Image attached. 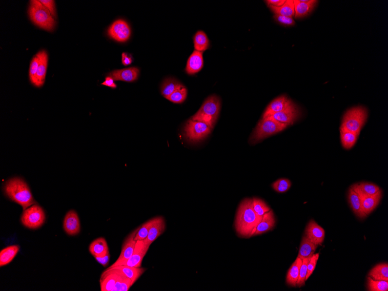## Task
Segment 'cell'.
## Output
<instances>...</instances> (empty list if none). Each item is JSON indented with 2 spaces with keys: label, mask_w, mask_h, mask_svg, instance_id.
<instances>
[{
  "label": "cell",
  "mask_w": 388,
  "mask_h": 291,
  "mask_svg": "<svg viewBox=\"0 0 388 291\" xmlns=\"http://www.w3.org/2000/svg\"><path fill=\"white\" fill-rule=\"evenodd\" d=\"M315 0H294L295 17L303 18L309 15L318 3Z\"/></svg>",
  "instance_id": "cell-18"
},
{
  "label": "cell",
  "mask_w": 388,
  "mask_h": 291,
  "mask_svg": "<svg viewBox=\"0 0 388 291\" xmlns=\"http://www.w3.org/2000/svg\"><path fill=\"white\" fill-rule=\"evenodd\" d=\"M139 69L136 67L129 68L116 70L110 73L109 76L116 81L133 82L138 79Z\"/></svg>",
  "instance_id": "cell-16"
},
{
  "label": "cell",
  "mask_w": 388,
  "mask_h": 291,
  "mask_svg": "<svg viewBox=\"0 0 388 291\" xmlns=\"http://www.w3.org/2000/svg\"><path fill=\"white\" fill-rule=\"evenodd\" d=\"M302 263V260L297 258L289 268L286 277V283L288 286L292 287H296Z\"/></svg>",
  "instance_id": "cell-29"
},
{
  "label": "cell",
  "mask_w": 388,
  "mask_h": 291,
  "mask_svg": "<svg viewBox=\"0 0 388 291\" xmlns=\"http://www.w3.org/2000/svg\"><path fill=\"white\" fill-rule=\"evenodd\" d=\"M368 277L374 280L388 281V263H380L374 266L369 272Z\"/></svg>",
  "instance_id": "cell-31"
},
{
  "label": "cell",
  "mask_w": 388,
  "mask_h": 291,
  "mask_svg": "<svg viewBox=\"0 0 388 291\" xmlns=\"http://www.w3.org/2000/svg\"><path fill=\"white\" fill-rule=\"evenodd\" d=\"M114 268L119 270L123 272L126 277L130 278L133 286L134 284L139 279L140 277L144 273L146 270V269L142 267H131V266L126 265L118 266Z\"/></svg>",
  "instance_id": "cell-25"
},
{
  "label": "cell",
  "mask_w": 388,
  "mask_h": 291,
  "mask_svg": "<svg viewBox=\"0 0 388 291\" xmlns=\"http://www.w3.org/2000/svg\"><path fill=\"white\" fill-rule=\"evenodd\" d=\"M274 15L293 18L295 17L294 3L293 0H286L284 4L279 7L268 6Z\"/></svg>",
  "instance_id": "cell-30"
},
{
  "label": "cell",
  "mask_w": 388,
  "mask_h": 291,
  "mask_svg": "<svg viewBox=\"0 0 388 291\" xmlns=\"http://www.w3.org/2000/svg\"><path fill=\"white\" fill-rule=\"evenodd\" d=\"M4 190L8 197L20 205L23 210L36 204L29 186L22 179L14 178L8 181Z\"/></svg>",
  "instance_id": "cell-2"
},
{
  "label": "cell",
  "mask_w": 388,
  "mask_h": 291,
  "mask_svg": "<svg viewBox=\"0 0 388 291\" xmlns=\"http://www.w3.org/2000/svg\"><path fill=\"white\" fill-rule=\"evenodd\" d=\"M143 240L137 241L135 248L131 258L122 265L131 266V267L141 268L143 258H144L149 248Z\"/></svg>",
  "instance_id": "cell-12"
},
{
  "label": "cell",
  "mask_w": 388,
  "mask_h": 291,
  "mask_svg": "<svg viewBox=\"0 0 388 291\" xmlns=\"http://www.w3.org/2000/svg\"><path fill=\"white\" fill-rule=\"evenodd\" d=\"M63 229L66 234L69 235H76L80 233V219L75 210H70L66 214L63 220Z\"/></svg>",
  "instance_id": "cell-14"
},
{
  "label": "cell",
  "mask_w": 388,
  "mask_h": 291,
  "mask_svg": "<svg viewBox=\"0 0 388 291\" xmlns=\"http://www.w3.org/2000/svg\"><path fill=\"white\" fill-rule=\"evenodd\" d=\"M252 207L256 214L262 217L271 210L265 202L257 198L252 199Z\"/></svg>",
  "instance_id": "cell-38"
},
{
  "label": "cell",
  "mask_w": 388,
  "mask_h": 291,
  "mask_svg": "<svg viewBox=\"0 0 388 291\" xmlns=\"http://www.w3.org/2000/svg\"><path fill=\"white\" fill-rule=\"evenodd\" d=\"M368 117V111L365 107H353L345 113L341 128L359 134Z\"/></svg>",
  "instance_id": "cell-5"
},
{
  "label": "cell",
  "mask_w": 388,
  "mask_h": 291,
  "mask_svg": "<svg viewBox=\"0 0 388 291\" xmlns=\"http://www.w3.org/2000/svg\"><path fill=\"white\" fill-rule=\"evenodd\" d=\"M194 42L195 50L202 52V53L206 50L209 47V39L207 38L206 33L203 31H198L195 34Z\"/></svg>",
  "instance_id": "cell-33"
},
{
  "label": "cell",
  "mask_w": 388,
  "mask_h": 291,
  "mask_svg": "<svg viewBox=\"0 0 388 291\" xmlns=\"http://www.w3.org/2000/svg\"><path fill=\"white\" fill-rule=\"evenodd\" d=\"M351 187L359 194L360 197H363V196L374 195L381 190L378 186L374 184L367 182L355 184Z\"/></svg>",
  "instance_id": "cell-27"
},
{
  "label": "cell",
  "mask_w": 388,
  "mask_h": 291,
  "mask_svg": "<svg viewBox=\"0 0 388 291\" xmlns=\"http://www.w3.org/2000/svg\"><path fill=\"white\" fill-rule=\"evenodd\" d=\"M305 235L317 246L322 245L325 238V231L313 220H310L305 230Z\"/></svg>",
  "instance_id": "cell-15"
},
{
  "label": "cell",
  "mask_w": 388,
  "mask_h": 291,
  "mask_svg": "<svg viewBox=\"0 0 388 291\" xmlns=\"http://www.w3.org/2000/svg\"><path fill=\"white\" fill-rule=\"evenodd\" d=\"M182 84L173 78L165 80L162 85L161 93L165 98H167L174 93Z\"/></svg>",
  "instance_id": "cell-34"
},
{
  "label": "cell",
  "mask_w": 388,
  "mask_h": 291,
  "mask_svg": "<svg viewBox=\"0 0 388 291\" xmlns=\"http://www.w3.org/2000/svg\"><path fill=\"white\" fill-rule=\"evenodd\" d=\"M368 289L369 291H388V281H378L368 278Z\"/></svg>",
  "instance_id": "cell-37"
},
{
  "label": "cell",
  "mask_w": 388,
  "mask_h": 291,
  "mask_svg": "<svg viewBox=\"0 0 388 291\" xmlns=\"http://www.w3.org/2000/svg\"><path fill=\"white\" fill-rule=\"evenodd\" d=\"M360 198H361L363 212L366 216H368L380 204L382 198V191H378L374 195L363 196Z\"/></svg>",
  "instance_id": "cell-20"
},
{
  "label": "cell",
  "mask_w": 388,
  "mask_h": 291,
  "mask_svg": "<svg viewBox=\"0 0 388 291\" xmlns=\"http://www.w3.org/2000/svg\"><path fill=\"white\" fill-rule=\"evenodd\" d=\"M348 201L356 216L361 219L367 216L362 209L361 198L352 187L349 188L348 192Z\"/></svg>",
  "instance_id": "cell-24"
},
{
  "label": "cell",
  "mask_w": 388,
  "mask_h": 291,
  "mask_svg": "<svg viewBox=\"0 0 388 291\" xmlns=\"http://www.w3.org/2000/svg\"><path fill=\"white\" fill-rule=\"evenodd\" d=\"M317 245L314 244L306 235L304 236L301 243L298 258L303 260L310 258L317 249Z\"/></svg>",
  "instance_id": "cell-26"
},
{
  "label": "cell",
  "mask_w": 388,
  "mask_h": 291,
  "mask_svg": "<svg viewBox=\"0 0 388 291\" xmlns=\"http://www.w3.org/2000/svg\"><path fill=\"white\" fill-rule=\"evenodd\" d=\"M292 103L286 96H281L276 98L268 105L263 115V118L268 117L280 112L289 106Z\"/></svg>",
  "instance_id": "cell-17"
},
{
  "label": "cell",
  "mask_w": 388,
  "mask_h": 291,
  "mask_svg": "<svg viewBox=\"0 0 388 291\" xmlns=\"http://www.w3.org/2000/svg\"><path fill=\"white\" fill-rule=\"evenodd\" d=\"M94 258L96 259L98 263H100V265H102V266H103V267H106V266L109 264L111 256H110V253L109 252L104 256L97 257V258Z\"/></svg>",
  "instance_id": "cell-45"
},
{
  "label": "cell",
  "mask_w": 388,
  "mask_h": 291,
  "mask_svg": "<svg viewBox=\"0 0 388 291\" xmlns=\"http://www.w3.org/2000/svg\"><path fill=\"white\" fill-rule=\"evenodd\" d=\"M212 130V128L205 123L192 119L187 122L184 128L185 137L193 142L204 140L211 133Z\"/></svg>",
  "instance_id": "cell-8"
},
{
  "label": "cell",
  "mask_w": 388,
  "mask_h": 291,
  "mask_svg": "<svg viewBox=\"0 0 388 291\" xmlns=\"http://www.w3.org/2000/svg\"><path fill=\"white\" fill-rule=\"evenodd\" d=\"M319 253H314L313 255L311 256L309 261H308L306 281H307L308 278L313 274L314 269L316 268L318 260H319Z\"/></svg>",
  "instance_id": "cell-42"
},
{
  "label": "cell",
  "mask_w": 388,
  "mask_h": 291,
  "mask_svg": "<svg viewBox=\"0 0 388 291\" xmlns=\"http://www.w3.org/2000/svg\"><path fill=\"white\" fill-rule=\"evenodd\" d=\"M41 2L48 9V10L50 12L52 16L55 18L57 17L54 1H53V0H41Z\"/></svg>",
  "instance_id": "cell-44"
},
{
  "label": "cell",
  "mask_w": 388,
  "mask_h": 291,
  "mask_svg": "<svg viewBox=\"0 0 388 291\" xmlns=\"http://www.w3.org/2000/svg\"><path fill=\"white\" fill-rule=\"evenodd\" d=\"M155 217L154 218L149 219L141 226L139 227V230L134 238L136 241L139 240H144L147 237L149 229H150L152 224L155 222Z\"/></svg>",
  "instance_id": "cell-36"
},
{
  "label": "cell",
  "mask_w": 388,
  "mask_h": 291,
  "mask_svg": "<svg viewBox=\"0 0 388 291\" xmlns=\"http://www.w3.org/2000/svg\"><path fill=\"white\" fill-rule=\"evenodd\" d=\"M40 61H41V53L39 52L33 58L30 66L29 78L30 82L35 85L36 83V75L37 72H38Z\"/></svg>",
  "instance_id": "cell-39"
},
{
  "label": "cell",
  "mask_w": 388,
  "mask_h": 291,
  "mask_svg": "<svg viewBox=\"0 0 388 291\" xmlns=\"http://www.w3.org/2000/svg\"><path fill=\"white\" fill-rule=\"evenodd\" d=\"M166 229V223L163 216L155 217V222L152 224L145 242L146 246L150 247L154 242L163 235Z\"/></svg>",
  "instance_id": "cell-13"
},
{
  "label": "cell",
  "mask_w": 388,
  "mask_h": 291,
  "mask_svg": "<svg viewBox=\"0 0 388 291\" xmlns=\"http://www.w3.org/2000/svg\"><path fill=\"white\" fill-rule=\"evenodd\" d=\"M292 184L290 180L285 178L280 179L272 184V188L277 192L284 193L289 190Z\"/></svg>",
  "instance_id": "cell-40"
},
{
  "label": "cell",
  "mask_w": 388,
  "mask_h": 291,
  "mask_svg": "<svg viewBox=\"0 0 388 291\" xmlns=\"http://www.w3.org/2000/svg\"><path fill=\"white\" fill-rule=\"evenodd\" d=\"M108 35L118 42H126L131 35L130 27L123 20H118L112 24L108 30Z\"/></svg>",
  "instance_id": "cell-10"
},
{
  "label": "cell",
  "mask_w": 388,
  "mask_h": 291,
  "mask_svg": "<svg viewBox=\"0 0 388 291\" xmlns=\"http://www.w3.org/2000/svg\"><path fill=\"white\" fill-rule=\"evenodd\" d=\"M308 258L302 260V265L301 266L300 270H299V275L297 283H296V287H303L306 283V277L307 271V265L308 261L311 258Z\"/></svg>",
  "instance_id": "cell-41"
},
{
  "label": "cell",
  "mask_w": 388,
  "mask_h": 291,
  "mask_svg": "<svg viewBox=\"0 0 388 291\" xmlns=\"http://www.w3.org/2000/svg\"><path fill=\"white\" fill-rule=\"evenodd\" d=\"M340 133L342 145L344 148L347 149L352 148L355 145L359 134L342 128H340Z\"/></svg>",
  "instance_id": "cell-32"
},
{
  "label": "cell",
  "mask_w": 388,
  "mask_h": 291,
  "mask_svg": "<svg viewBox=\"0 0 388 291\" xmlns=\"http://www.w3.org/2000/svg\"><path fill=\"white\" fill-rule=\"evenodd\" d=\"M133 62V58L131 55L126 53L122 54V63L124 66L130 65Z\"/></svg>",
  "instance_id": "cell-46"
},
{
  "label": "cell",
  "mask_w": 388,
  "mask_h": 291,
  "mask_svg": "<svg viewBox=\"0 0 388 291\" xmlns=\"http://www.w3.org/2000/svg\"><path fill=\"white\" fill-rule=\"evenodd\" d=\"M29 15L30 20L36 25L48 31H53L56 25V21L41 1H30Z\"/></svg>",
  "instance_id": "cell-3"
},
{
  "label": "cell",
  "mask_w": 388,
  "mask_h": 291,
  "mask_svg": "<svg viewBox=\"0 0 388 291\" xmlns=\"http://www.w3.org/2000/svg\"><path fill=\"white\" fill-rule=\"evenodd\" d=\"M301 112L298 106L292 102L283 111L275 113L271 116L280 123L289 125L294 124L299 118Z\"/></svg>",
  "instance_id": "cell-11"
},
{
  "label": "cell",
  "mask_w": 388,
  "mask_h": 291,
  "mask_svg": "<svg viewBox=\"0 0 388 291\" xmlns=\"http://www.w3.org/2000/svg\"><path fill=\"white\" fill-rule=\"evenodd\" d=\"M274 19L280 24L285 26H292L295 24L293 18L282 16V15H274Z\"/></svg>",
  "instance_id": "cell-43"
},
{
  "label": "cell",
  "mask_w": 388,
  "mask_h": 291,
  "mask_svg": "<svg viewBox=\"0 0 388 291\" xmlns=\"http://www.w3.org/2000/svg\"><path fill=\"white\" fill-rule=\"evenodd\" d=\"M139 228H137L135 230L131 232V233L127 236L126 240L124 241L123 246H122L120 255H119L117 261L109 268H114L115 267V266L123 265L124 263H126L127 260L131 258V256L133 255L137 242L134 240V238H135V236Z\"/></svg>",
  "instance_id": "cell-9"
},
{
  "label": "cell",
  "mask_w": 388,
  "mask_h": 291,
  "mask_svg": "<svg viewBox=\"0 0 388 291\" xmlns=\"http://www.w3.org/2000/svg\"><path fill=\"white\" fill-rule=\"evenodd\" d=\"M89 251L94 258L105 256L109 252L105 239L100 237L93 241L89 247Z\"/></svg>",
  "instance_id": "cell-23"
},
{
  "label": "cell",
  "mask_w": 388,
  "mask_h": 291,
  "mask_svg": "<svg viewBox=\"0 0 388 291\" xmlns=\"http://www.w3.org/2000/svg\"><path fill=\"white\" fill-rule=\"evenodd\" d=\"M102 84L113 88L117 87V84L114 83V80L111 77H110V76H108V77L105 78V81L104 82L102 83Z\"/></svg>",
  "instance_id": "cell-48"
},
{
  "label": "cell",
  "mask_w": 388,
  "mask_h": 291,
  "mask_svg": "<svg viewBox=\"0 0 388 291\" xmlns=\"http://www.w3.org/2000/svg\"><path fill=\"white\" fill-rule=\"evenodd\" d=\"M275 225H276V220L273 211L270 210L263 216L262 220L256 228L253 236L265 233L273 229Z\"/></svg>",
  "instance_id": "cell-21"
},
{
  "label": "cell",
  "mask_w": 388,
  "mask_h": 291,
  "mask_svg": "<svg viewBox=\"0 0 388 291\" xmlns=\"http://www.w3.org/2000/svg\"><path fill=\"white\" fill-rule=\"evenodd\" d=\"M40 53H41V61H40L38 72H37L35 85V86L38 87L42 86L44 83L48 65V54L47 52L42 50L40 51Z\"/></svg>",
  "instance_id": "cell-22"
},
{
  "label": "cell",
  "mask_w": 388,
  "mask_h": 291,
  "mask_svg": "<svg viewBox=\"0 0 388 291\" xmlns=\"http://www.w3.org/2000/svg\"><path fill=\"white\" fill-rule=\"evenodd\" d=\"M221 106V100L218 96L215 95L210 96L204 101L199 111L191 119L204 122L213 128L218 119Z\"/></svg>",
  "instance_id": "cell-4"
},
{
  "label": "cell",
  "mask_w": 388,
  "mask_h": 291,
  "mask_svg": "<svg viewBox=\"0 0 388 291\" xmlns=\"http://www.w3.org/2000/svg\"><path fill=\"white\" fill-rule=\"evenodd\" d=\"M204 66L203 54L202 52L195 50L189 57L186 72L189 75H194L199 72Z\"/></svg>",
  "instance_id": "cell-19"
},
{
  "label": "cell",
  "mask_w": 388,
  "mask_h": 291,
  "mask_svg": "<svg viewBox=\"0 0 388 291\" xmlns=\"http://www.w3.org/2000/svg\"><path fill=\"white\" fill-rule=\"evenodd\" d=\"M21 222L26 228L36 229L43 225L45 220L44 211L38 205H33L23 210Z\"/></svg>",
  "instance_id": "cell-7"
},
{
  "label": "cell",
  "mask_w": 388,
  "mask_h": 291,
  "mask_svg": "<svg viewBox=\"0 0 388 291\" xmlns=\"http://www.w3.org/2000/svg\"><path fill=\"white\" fill-rule=\"evenodd\" d=\"M286 0H268L265 1L267 5L273 6V7H279L285 3Z\"/></svg>",
  "instance_id": "cell-47"
},
{
  "label": "cell",
  "mask_w": 388,
  "mask_h": 291,
  "mask_svg": "<svg viewBox=\"0 0 388 291\" xmlns=\"http://www.w3.org/2000/svg\"><path fill=\"white\" fill-rule=\"evenodd\" d=\"M262 217L253 209L252 199L244 200L238 207L235 217V229L237 235L243 238L252 237Z\"/></svg>",
  "instance_id": "cell-1"
},
{
  "label": "cell",
  "mask_w": 388,
  "mask_h": 291,
  "mask_svg": "<svg viewBox=\"0 0 388 291\" xmlns=\"http://www.w3.org/2000/svg\"><path fill=\"white\" fill-rule=\"evenodd\" d=\"M187 96V88L182 84L173 93L166 98V99L173 103L181 104L184 102Z\"/></svg>",
  "instance_id": "cell-35"
},
{
  "label": "cell",
  "mask_w": 388,
  "mask_h": 291,
  "mask_svg": "<svg viewBox=\"0 0 388 291\" xmlns=\"http://www.w3.org/2000/svg\"><path fill=\"white\" fill-rule=\"evenodd\" d=\"M288 127V125L280 123L271 116L262 118L253 131L250 142L255 144L272 135L281 132Z\"/></svg>",
  "instance_id": "cell-6"
},
{
  "label": "cell",
  "mask_w": 388,
  "mask_h": 291,
  "mask_svg": "<svg viewBox=\"0 0 388 291\" xmlns=\"http://www.w3.org/2000/svg\"><path fill=\"white\" fill-rule=\"evenodd\" d=\"M20 249V247L15 245L1 250L0 252V266L2 267L10 263L19 252Z\"/></svg>",
  "instance_id": "cell-28"
}]
</instances>
